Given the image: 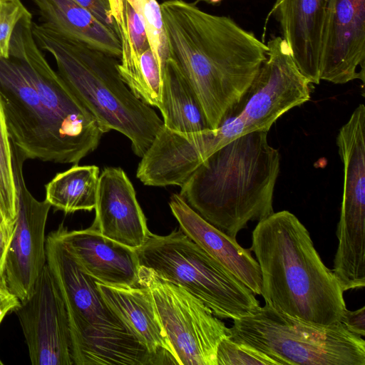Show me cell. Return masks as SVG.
I'll use <instances>...</instances> for the list:
<instances>
[{"instance_id":"cell-1","label":"cell","mask_w":365,"mask_h":365,"mask_svg":"<svg viewBox=\"0 0 365 365\" xmlns=\"http://www.w3.org/2000/svg\"><path fill=\"white\" fill-rule=\"evenodd\" d=\"M0 103L11 143L26 160L77 165L103 134L28 28L13 35L9 58H0Z\"/></svg>"},{"instance_id":"cell-2","label":"cell","mask_w":365,"mask_h":365,"mask_svg":"<svg viewBox=\"0 0 365 365\" xmlns=\"http://www.w3.org/2000/svg\"><path fill=\"white\" fill-rule=\"evenodd\" d=\"M160 9L169 58L194 90L210 128H217L242 100L268 46L230 17L195 3L166 0Z\"/></svg>"},{"instance_id":"cell-3","label":"cell","mask_w":365,"mask_h":365,"mask_svg":"<svg viewBox=\"0 0 365 365\" xmlns=\"http://www.w3.org/2000/svg\"><path fill=\"white\" fill-rule=\"evenodd\" d=\"M249 250L259 267L266 304L319 326L341 321L344 292L296 215L282 210L259 221Z\"/></svg>"},{"instance_id":"cell-4","label":"cell","mask_w":365,"mask_h":365,"mask_svg":"<svg viewBox=\"0 0 365 365\" xmlns=\"http://www.w3.org/2000/svg\"><path fill=\"white\" fill-rule=\"evenodd\" d=\"M267 131L244 133L211 154L180 187V196L230 237L273 210L280 155Z\"/></svg>"},{"instance_id":"cell-5","label":"cell","mask_w":365,"mask_h":365,"mask_svg":"<svg viewBox=\"0 0 365 365\" xmlns=\"http://www.w3.org/2000/svg\"><path fill=\"white\" fill-rule=\"evenodd\" d=\"M32 33L38 46L53 56L58 73L93 115L102 132L114 130L123 134L133 153L142 158L163 122L123 81L117 58L70 38L46 23L32 22Z\"/></svg>"},{"instance_id":"cell-6","label":"cell","mask_w":365,"mask_h":365,"mask_svg":"<svg viewBox=\"0 0 365 365\" xmlns=\"http://www.w3.org/2000/svg\"><path fill=\"white\" fill-rule=\"evenodd\" d=\"M46 264L63 299L73 365L160 364L103 298L91 276L51 232Z\"/></svg>"},{"instance_id":"cell-7","label":"cell","mask_w":365,"mask_h":365,"mask_svg":"<svg viewBox=\"0 0 365 365\" xmlns=\"http://www.w3.org/2000/svg\"><path fill=\"white\" fill-rule=\"evenodd\" d=\"M230 337L277 365H365V341L339 322L313 324L264 304L233 320Z\"/></svg>"},{"instance_id":"cell-8","label":"cell","mask_w":365,"mask_h":365,"mask_svg":"<svg viewBox=\"0 0 365 365\" xmlns=\"http://www.w3.org/2000/svg\"><path fill=\"white\" fill-rule=\"evenodd\" d=\"M135 251L140 266L185 289L218 318L239 319L260 307L247 286L180 229L167 235L151 233Z\"/></svg>"},{"instance_id":"cell-9","label":"cell","mask_w":365,"mask_h":365,"mask_svg":"<svg viewBox=\"0 0 365 365\" xmlns=\"http://www.w3.org/2000/svg\"><path fill=\"white\" fill-rule=\"evenodd\" d=\"M139 284L151 292L158 316L180 365H217V346L230 336L225 323L185 289L147 267L139 269Z\"/></svg>"},{"instance_id":"cell-10","label":"cell","mask_w":365,"mask_h":365,"mask_svg":"<svg viewBox=\"0 0 365 365\" xmlns=\"http://www.w3.org/2000/svg\"><path fill=\"white\" fill-rule=\"evenodd\" d=\"M249 133L238 115L218 128L178 133L163 126L141 158L136 177L145 185L181 187L214 152Z\"/></svg>"},{"instance_id":"cell-11","label":"cell","mask_w":365,"mask_h":365,"mask_svg":"<svg viewBox=\"0 0 365 365\" xmlns=\"http://www.w3.org/2000/svg\"><path fill=\"white\" fill-rule=\"evenodd\" d=\"M267 46V59L235 109L248 132H268L284 113L310 99V83L283 38L272 37Z\"/></svg>"},{"instance_id":"cell-12","label":"cell","mask_w":365,"mask_h":365,"mask_svg":"<svg viewBox=\"0 0 365 365\" xmlns=\"http://www.w3.org/2000/svg\"><path fill=\"white\" fill-rule=\"evenodd\" d=\"M11 158L18 209L3 286L24 302L34 292L46 265L45 230L51 205L46 200H36L28 190L23 174L26 159L12 143Z\"/></svg>"},{"instance_id":"cell-13","label":"cell","mask_w":365,"mask_h":365,"mask_svg":"<svg viewBox=\"0 0 365 365\" xmlns=\"http://www.w3.org/2000/svg\"><path fill=\"white\" fill-rule=\"evenodd\" d=\"M14 312L33 365H73L66 305L47 264L31 297Z\"/></svg>"},{"instance_id":"cell-14","label":"cell","mask_w":365,"mask_h":365,"mask_svg":"<svg viewBox=\"0 0 365 365\" xmlns=\"http://www.w3.org/2000/svg\"><path fill=\"white\" fill-rule=\"evenodd\" d=\"M365 0H329L323 29L320 80L364 81Z\"/></svg>"},{"instance_id":"cell-15","label":"cell","mask_w":365,"mask_h":365,"mask_svg":"<svg viewBox=\"0 0 365 365\" xmlns=\"http://www.w3.org/2000/svg\"><path fill=\"white\" fill-rule=\"evenodd\" d=\"M95 210L91 227L120 244L136 250L151 234L133 185L120 168H106L100 174Z\"/></svg>"},{"instance_id":"cell-16","label":"cell","mask_w":365,"mask_h":365,"mask_svg":"<svg viewBox=\"0 0 365 365\" xmlns=\"http://www.w3.org/2000/svg\"><path fill=\"white\" fill-rule=\"evenodd\" d=\"M53 232L98 282L116 286H140V265L135 250L105 237L91 227L69 231L61 224Z\"/></svg>"},{"instance_id":"cell-17","label":"cell","mask_w":365,"mask_h":365,"mask_svg":"<svg viewBox=\"0 0 365 365\" xmlns=\"http://www.w3.org/2000/svg\"><path fill=\"white\" fill-rule=\"evenodd\" d=\"M329 1L276 0L267 15L279 22L297 66L310 83L321 81V46Z\"/></svg>"},{"instance_id":"cell-18","label":"cell","mask_w":365,"mask_h":365,"mask_svg":"<svg viewBox=\"0 0 365 365\" xmlns=\"http://www.w3.org/2000/svg\"><path fill=\"white\" fill-rule=\"evenodd\" d=\"M169 205L180 230L186 235L224 266L255 294H261L259 267L249 249L243 248L237 242L236 239L230 237L207 222L180 195L173 194Z\"/></svg>"},{"instance_id":"cell-19","label":"cell","mask_w":365,"mask_h":365,"mask_svg":"<svg viewBox=\"0 0 365 365\" xmlns=\"http://www.w3.org/2000/svg\"><path fill=\"white\" fill-rule=\"evenodd\" d=\"M97 284L107 304L160 364H178L147 287Z\"/></svg>"},{"instance_id":"cell-20","label":"cell","mask_w":365,"mask_h":365,"mask_svg":"<svg viewBox=\"0 0 365 365\" xmlns=\"http://www.w3.org/2000/svg\"><path fill=\"white\" fill-rule=\"evenodd\" d=\"M46 24L57 32L117 58L118 36L74 0H34Z\"/></svg>"},{"instance_id":"cell-21","label":"cell","mask_w":365,"mask_h":365,"mask_svg":"<svg viewBox=\"0 0 365 365\" xmlns=\"http://www.w3.org/2000/svg\"><path fill=\"white\" fill-rule=\"evenodd\" d=\"M158 109L163 126L170 130L193 133L210 128L194 90L169 58L165 65Z\"/></svg>"},{"instance_id":"cell-22","label":"cell","mask_w":365,"mask_h":365,"mask_svg":"<svg viewBox=\"0 0 365 365\" xmlns=\"http://www.w3.org/2000/svg\"><path fill=\"white\" fill-rule=\"evenodd\" d=\"M100 171L96 165H74L45 185L46 200L65 213L91 211L96 205Z\"/></svg>"},{"instance_id":"cell-23","label":"cell","mask_w":365,"mask_h":365,"mask_svg":"<svg viewBox=\"0 0 365 365\" xmlns=\"http://www.w3.org/2000/svg\"><path fill=\"white\" fill-rule=\"evenodd\" d=\"M109 3L120 43L118 69L122 76L135 68L140 56L150 45L143 21L130 3L127 0H109Z\"/></svg>"},{"instance_id":"cell-24","label":"cell","mask_w":365,"mask_h":365,"mask_svg":"<svg viewBox=\"0 0 365 365\" xmlns=\"http://www.w3.org/2000/svg\"><path fill=\"white\" fill-rule=\"evenodd\" d=\"M143 21L150 48L164 69L169 51L160 4L156 0H127Z\"/></svg>"},{"instance_id":"cell-25","label":"cell","mask_w":365,"mask_h":365,"mask_svg":"<svg viewBox=\"0 0 365 365\" xmlns=\"http://www.w3.org/2000/svg\"><path fill=\"white\" fill-rule=\"evenodd\" d=\"M0 201L7 220L15 222L17 215L18 199L15 186L11 143L0 103Z\"/></svg>"},{"instance_id":"cell-26","label":"cell","mask_w":365,"mask_h":365,"mask_svg":"<svg viewBox=\"0 0 365 365\" xmlns=\"http://www.w3.org/2000/svg\"><path fill=\"white\" fill-rule=\"evenodd\" d=\"M216 361L217 365H277L269 356L230 336L220 342Z\"/></svg>"},{"instance_id":"cell-27","label":"cell","mask_w":365,"mask_h":365,"mask_svg":"<svg viewBox=\"0 0 365 365\" xmlns=\"http://www.w3.org/2000/svg\"><path fill=\"white\" fill-rule=\"evenodd\" d=\"M29 13L21 0H0V58H9L10 42L14 29Z\"/></svg>"},{"instance_id":"cell-28","label":"cell","mask_w":365,"mask_h":365,"mask_svg":"<svg viewBox=\"0 0 365 365\" xmlns=\"http://www.w3.org/2000/svg\"><path fill=\"white\" fill-rule=\"evenodd\" d=\"M88 11L102 25L117 35L115 22L110 14L109 0H74Z\"/></svg>"},{"instance_id":"cell-29","label":"cell","mask_w":365,"mask_h":365,"mask_svg":"<svg viewBox=\"0 0 365 365\" xmlns=\"http://www.w3.org/2000/svg\"><path fill=\"white\" fill-rule=\"evenodd\" d=\"M351 333L360 336H365V307L355 311L346 309L340 321Z\"/></svg>"},{"instance_id":"cell-30","label":"cell","mask_w":365,"mask_h":365,"mask_svg":"<svg viewBox=\"0 0 365 365\" xmlns=\"http://www.w3.org/2000/svg\"><path fill=\"white\" fill-rule=\"evenodd\" d=\"M15 222L6 221L0 225V286H3V274ZM5 288V287H4Z\"/></svg>"},{"instance_id":"cell-31","label":"cell","mask_w":365,"mask_h":365,"mask_svg":"<svg viewBox=\"0 0 365 365\" xmlns=\"http://www.w3.org/2000/svg\"><path fill=\"white\" fill-rule=\"evenodd\" d=\"M20 305L16 296L0 286V324L8 313L14 312Z\"/></svg>"},{"instance_id":"cell-32","label":"cell","mask_w":365,"mask_h":365,"mask_svg":"<svg viewBox=\"0 0 365 365\" xmlns=\"http://www.w3.org/2000/svg\"><path fill=\"white\" fill-rule=\"evenodd\" d=\"M6 221H9V220H7L4 210L3 206L0 201V225Z\"/></svg>"},{"instance_id":"cell-33","label":"cell","mask_w":365,"mask_h":365,"mask_svg":"<svg viewBox=\"0 0 365 365\" xmlns=\"http://www.w3.org/2000/svg\"><path fill=\"white\" fill-rule=\"evenodd\" d=\"M198 1H204V2H206V3H207V4H220L222 0H198Z\"/></svg>"}]
</instances>
